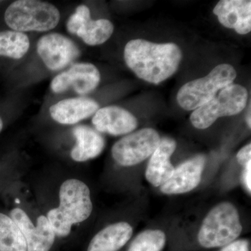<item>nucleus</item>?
Segmentation results:
<instances>
[{
    "label": "nucleus",
    "mask_w": 251,
    "mask_h": 251,
    "mask_svg": "<svg viewBox=\"0 0 251 251\" xmlns=\"http://www.w3.org/2000/svg\"><path fill=\"white\" fill-rule=\"evenodd\" d=\"M99 109V103L93 99L77 97L63 99L50 106L49 112L57 123L74 125L92 116Z\"/></svg>",
    "instance_id": "14"
},
{
    "label": "nucleus",
    "mask_w": 251,
    "mask_h": 251,
    "mask_svg": "<svg viewBox=\"0 0 251 251\" xmlns=\"http://www.w3.org/2000/svg\"><path fill=\"white\" fill-rule=\"evenodd\" d=\"M166 242L164 232L158 229H149L135 238L128 251H161Z\"/></svg>",
    "instance_id": "21"
},
{
    "label": "nucleus",
    "mask_w": 251,
    "mask_h": 251,
    "mask_svg": "<svg viewBox=\"0 0 251 251\" xmlns=\"http://www.w3.org/2000/svg\"><path fill=\"white\" fill-rule=\"evenodd\" d=\"M248 98L245 87L231 84L209 102L195 110L190 120L193 126L205 129L220 117L233 116L242 112L247 106Z\"/></svg>",
    "instance_id": "6"
},
{
    "label": "nucleus",
    "mask_w": 251,
    "mask_h": 251,
    "mask_svg": "<svg viewBox=\"0 0 251 251\" xmlns=\"http://www.w3.org/2000/svg\"><path fill=\"white\" fill-rule=\"evenodd\" d=\"M237 72L232 65L221 64L206 76L188 82L178 92V103L184 110H195L215 97L218 92L233 82Z\"/></svg>",
    "instance_id": "5"
},
{
    "label": "nucleus",
    "mask_w": 251,
    "mask_h": 251,
    "mask_svg": "<svg viewBox=\"0 0 251 251\" xmlns=\"http://www.w3.org/2000/svg\"><path fill=\"white\" fill-rule=\"evenodd\" d=\"M100 80V72L96 66L91 63H76L54 77L50 89L56 94L72 89L77 94L86 95L98 87Z\"/></svg>",
    "instance_id": "10"
},
{
    "label": "nucleus",
    "mask_w": 251,
    "mask_h": 251,
    "mask_svg": "<svg viewBox=\"0 0 251 251\" xmlns=\"http://www.w3.org/2000/svg\"><path fill=\"white\" fill-rule=\"evenodd\" d=\"M176 148V143L170 138L161 139L156 151L151 155L145 176L150 184L161 187L171 178L175 171L170 159Z\"/></svg>",
    "instance_id": "16"
},
{
    "label": "nucleus",
    "mask_w": 251,
    "mask_h": 251,
    "mask_svg": "<svg viewBox=\"0 0 251 251\" xmlns=\"http://www.w3.org/2000/svg\"><path fill=\"white\" fill-rule=\"evenodd\" d=\"M239 213L233 204L222 202L213 208L203 221L198 242L206 249L224 247L242 233Z\"/></svg>",
    "instance_id": "4"
},
{
    "label": "nucleus",
    "mask_w": 251,
    "mask_h": 251,
    "mask_svg": "<svg viewBox=\"0 0 251 251\" xmlns=\"http://www.w3.org/2000/svg\"><path fill=\"white\" fill-rule=\"evenodd\" d=\"M214 13L224 27L234 29L239 34L250 32V0H222L216 5Z\"/></svg>",
    "instance_id": "15"
},
{
    "label": "nucleus",
    "mask_w": 251,
    "mask_h": 251,
    "mask_svg": "<svg viewBox=\"0 0 251 251\" xmlns=\"http://www.w3.org/2000/svg\"><path fill=\"white\" fill-rule=\"evenodd\" d=\"M251 163H249L247 166L244 167V171L242 172V181L244 187L247 188L248 192L251 193Z\"/></svg>",
    "instance_id": "24"
},
{
    "label": "nucleus",
    "mask_w": 251,
    "mask_h": 251,
    "mask_svg": "<svg viewBox=\"0 0 251 251\" xmlns=\"http://www.w3.org/2000/svg\"><path fill=\"white\" fill-rule=\"evenodd\" d=\"M61 14L54 5L40 0H17L4 11V21L10 29L20 32H44L58 25Z\"/></svg>",
    "instance_id": "3"
},
{
    "label": "nucleus",
    "mask_w": 251,
    "mask_h": 251,
    "mask_svg": "<svg viewBox=\"0 0 251 251\" xmlns=\"http://www.w3.org/2000/svg\"><path fill=\"white\" fill-rule=\"evenodd\" d=\"M247 125L249 126V128L251 127V108H249V112H248L247 115Z\"/></svg>",
    "instance_id": "25"
},
{
    "label": "nucleus",
    "mask_w": 251,
    "mask_h": 251,
    "mask_svg": "<svg viewBox=\"0 0 251 251\" xmlns=\"http://www.w3.org/2000/svg\"><path fill=\"white\" fill-rule=\"evenodd\" d=\"M0 2H1V1H0Z\"/></svg>",
    "instance_id": "27"
},
{
    "label": "nucleus",
    "mask_w": 251,
    "mask_h": 251,
    "mask_svg": "<svg viewBox=\"0 0 251 251\" xmlns=\"http://www.w3.org/2000/svg\"><path fill=\"white\" fill-rule=\"evenodd\" d=\"M9 216L21 229L27 244V251L50 250L56 235L46 216H39L36 219V225L21 208L11 209Z\"/></svg>",
    "instance_id": "11"
},
{
    "label": "nucleus",
    "mask_w": 251,
    "mask_h": 251,
    "mask_svg": "<svg viewBox=\"0 0 251 251\" xmlns=\"http://www.w3.org/2000/svg\"><path fill=\"white\" fill-rule=\"evenodd\" d=\"M75 145L71 151L74 161L85 162L99 156L105 148V139L99 132L88 126L78 125L73 128Z\"/></svg>",
    "instance_id": "17"
},
{
    "label": "nucleus",
    "mask_w": 251,
    "mask_h": 251,
    "mask_svg": "<svg viewBox=\"0 0 251 251\" xmlns=\"http://www.w3.org/2000/svg\"><path fill=\"white\" fill-rule=\"evenodd\" d=\"M59 206L47 213L56 237H67L73 226L87 221L93 209L90 188L83 181L69 179L61 185Z\"/></svg>",
    "instance_id": "2"
},
{
    "label": "nucleus",
    "mask_w": 251,
    "mask_h": 251,
    "mask_svg": "<svg viewBox=\"0 0 251 251\" xmlns=\"http://www.w3.org/2000/svg\"><path fill=\"white\" fill-rule=\"evenodd\" d=\"M221 251H249V242L247 240L234 241L226 246Z\"/></svg>",
    "instance_id": "23"
},
{
    "label": "nucleus",
    "mask_w": 251,
    "mask_h": 251,
    "mask_svg": "<svg viewBox=\"0 0 251 251\" xmlns=\"http://www.w3.org/2000/svg\"><path fill=\"white\" fill-rule=\"evenodd\" d=\"M3 128H4V121L3 119L0 116V133L2 131Z\"/></svg>",
    "instance_id": "26"
},
{
    "label": "nucleus",
    "mask_w": 251,
    "mask_h": 251,
    "mask_svg": "<svg viewBox=\"0 0 251 251\" xmlns=\"http://www.w3.org/2000/svg\"><path fill=\"white\" fill-rule=\"evenodd\" d=\"M237 161L243 167L247 166L251 163V145H246L244 148L239 150L237 155Z\"/></svg>",
    "instance_id": "22"
},
{
    "label": "nucleus",
    "mask_w": 251,
    "mask_h": 251,
    "mask_svg": "<svg viewBox=\"0 0 251 251\" xmlns=\"http://www.w3.org/2000/svg\"><path fill=\"white\" fill-rule=\"evenodd\" d=\"M67 30L80 38L89 46H98L106 42L113 34L114 25L109 20H92L90 9L86 5L77 6L68 19Z\"/></svg>",
    "instance_id": "9"
},
{
    "label": "nucleus",
    "mask_w": 251,
    "mask_h": 251,
    "mask_svg": "<svg viewBox=\"0 0 251 251\" xmlns=\"http://www.w3.org/2000/svg\"><path fill=\"white\" fill-rule=\"evenodd\" d=\"M205 156L198 155L185 161L175 169L169 179L161 186V191L166 195H177L189 192L201 182Z\"/></svg>",
    "instance_id": "12"
},
{
    "label": "nucleus",
    "mask_w": 251,
    "mask_h": 251,
    "mask_svg": "<svg viewBox=\"0 0 251 251\" xmlns=\"http://www.w3.org/2000/svg\"><path fill=\"white\" fill-rule=\"evenodd\" d=\"M0 251H27L21 229L9 215L0 212Z\"/></svg>",
    "instance_id": "20"
},
{
    "label": "nucleus",
    "mask_w": 251,
    "mask_h": 251,
    "mask_svg": "<svg viewBox=\"0 0 251 251\" xmlns=\"http://www.w3.org/2000/svg\"><path fill=\"white\" fill-rule=\"evenodd\" d=\"M133 228L126 222L110 225L96 234L87 251H118L130 240Z\"/></svg>",
    "instance_id": "18"
},
{
    "label": "nucleus",
    "mask_w": 251,
    "mask_h": 251,
    "mask_svg": "<svg viewBox=\"0 0 251 251\" xmlns=\"http://www.w3.org/2000/svg\"><path fill=\"white\" fill-rule=\"evenodd\" d=\"M36 50L46 67L54 72L68 67L80 55V50L72 39L55 32L41 36Z\"/></svg>",
    "instance_id": "8"
},
{
    "label": "nucleus",
    "mask_w": 251,
    "mask_h": 251,
    "mask_svg": "<svg viewBox=\"0 0 251 251\" xmlns=\"http://www.w3.org/2000/svg\"><path fill=\"white\" fill-rule=\"evenodd\" d=\"M30 41L27 34L20 31H0V57L18 60L27 53Z\"/></svg>",
    "instance_id": "19"
},
{
    "label": "nucleus",
    "mask_w": 251,
    "mask_h": 251,
    "mask_svg": "<svg viewBox=\"0 0 251 251\" xmlns=\"http://www.w3.org/2000/svg\"><path fill=\"white\" fill-rule=\"evenodd\" d=\"M92 125L99 133L122 135L133 131L138 127V122L128 110L110 105L96 112L92 118Z\"/></svg>",
    "instance_id": "13"
},
{
    "label": "nucleus",
    "mask_w": 251,
    "mask_h": 251,
    "mask_svg": "<svg viewBox=\"0 0 251 251\" xmlns=\"http://www.w3.org/2000/svg\"><path fill=\"white\" fill-rule=\"evenodd\" d=\"M161 139L156 130L143 128L119 140L112 146V156L120 166H135L153 154Z\"/></svg>",
    "instance_id": "7"
},
{
    "label": "nucleus",
    "mask_w": 251,
    "mask_h": 251,
    "mask_svg": "<svg viewBox=\"0 0 251 251\" xmlns=\"http://www.w3.org/2000/svg\"><path fill=\"white\" fill-rule=\"evenodd\" d=\"M124 57L126 65L137 76L158 85L176 72L182 52L173 43L156 44L134 39L127 43Z\"/></svg>",
    "instance_id": "1"
}]
</instances>
